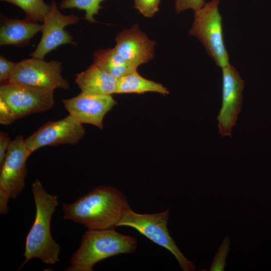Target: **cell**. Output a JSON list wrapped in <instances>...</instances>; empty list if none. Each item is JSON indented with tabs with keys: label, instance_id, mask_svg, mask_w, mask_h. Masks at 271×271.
Returning a JSON list of instances; mask_svg holds the SVG:
<instances>
[{
	"label": "cell",
	"instance_id": "22",
	"mask_svg": "<svg viewBox=\"0 0 271 271\" xmlns=\"http://www.w3.org/2000/svg\"><path fill=\"white\" fill-rule=\"evenodd\" d=\"M204 0H175L176 12L180 13L188 9L197 11L205 4Z\"/></svg>",
	"mask_w": 271,
	"mask_h": 271
},
{
	"label": "cell",
	"instance_id": "5",
	"mask_svg": "<svg viewBox=\"0 0 271 271\" xmlns=\"http://www.w3.org/2000/svg\"><path fill=\"white\" fill-rule=\"evenodd\" d=\"M54 104V92H42L8 83L1 84L0 123L11 124L29 114L48 111Z\"/></svg>",
	"mask_w": 271,
	"mask_h": 271
},
{
	"label": "cell",
	"instance_id": "24",
	"mask_svg": "<svg viewBox=\"0 0 271 271\" xmlns=\"http://www.w3.org/2000/svg\"><path fill=\"white\" fill-rule=\"evenodd\" d=\"M12 141L5 132H0V165L3 163Z\"/></svg>",
	"mask_w": 271,
	"mask_h": 271
},
{
	"label": "cell",
	"instance_id": "19",
	"mask_svg": "<svg viewBox=\"0 0 271 271\" xmlns=\"http://www.w3.org/2000/svg\"><path fill=\"white\" fill-rule=\"evenodd\" d=\"M105 0H63L60 5L61 9L76 8L85 12L84 19L90 23L97 22L94 18L103 7L100 4Z\"/></svg>",
	"mask_w": 271,
	"mask_h": 271
},
{
	"label": "cell",
	"instance_id": "1",
	"mask_svg": "<svg viewBox=\"0 0 271 271\" xmlns=\"http://www.w3.org/2000/svg\"><path fill=\"white\" fill-rule=\"evenodd\" d=\"M129 206L127 198L116 188L101 185L73 203L62 204L63 218L88 230L115 229Z\"/></svg>",
	"mask_w": 271,
	"mask_h": 271
},
{
	"label": "cell",
	"instance_id": "21",
	"mask_svg": "<svg viewBox=\"0 0 271 271\" xmlns=\"http://www.w3.org/2000/svg\"><path fill=\"white\" fill-rule=\"evenodd\" d=\"M134 7L147 18H152L159 11L160 0H133Z\"/></svg>",
	"mask_w": 271,
	"mask_h": 271
},
{
	"label": "cell",
	"instance_id": "4",
	"mask_svg": "<svg viewBox=\"0 0 271 271\" xmlns=\"http://www.w3.org/2000/svg\"><path fill=\"white\" fill-rule=\"evenodd\" d=\"M169 209L153 214H140L129 206L117 226L132 227L147 238L168 250L176 258L184 271H194L195 265L180 250L167 227Z\"/></svg>",
	"mask_w": 271,
	"mask_h": 271
},
{
	"label": "cell",
	"instance_id": "11",
	"mask_svg": "<svg viewBox=\"0 0 271 271\" xmlns=\"http://www.w3.org/2000/svg\"><path fill=\"white\" fill-rule=\"evenodd\" d=\"M50 5V9L43 22L41 40L35 51L30 54L35 58L44 59L47 54L60 45L71 44L76 46L77 44L73 41V37L64 28L77 23L79 17L75 14H62L54 1Z\"/></svg>",
	"mask_w": 271,
	"mask_h": 271
},
{
	"label": "cell",
	"instance_id": "17",
	"mask_svg": "<svg viewBox=\"0 0 271 271\" xmlns=\"http://www.w3.org/2000/svg\"><path fill=\"white\" fill-rule=\"evenodd\" d=\"M93 60L94 63L116 79L137 69L122 58L114 48L96 51Z\"/></svg>",
	"mask_w": 271,
	"mask_h": 271
},
{
	"label": "cell",
	"instance_id": "6",
	"mask_svg": "<svg viewBox=\"0 0 271 271\" xmlns=\"http://www.w3.org/2000/svg\"><path fill=\"white\" fill-rule=\"evenodd\" d=\"M219 3V0H212L194 11V21L189 35L200 41L208 55L222 68L229 64V58L223 39Z\"/></svg>",
	"mask_w": 271,
	"mask_h": 271
},
{
	"label": "cell",
	"instance_id": "16",
	"mask_svg": "<svg viewBox=\"0 0 271 271\" xmlns=\"http://www.w3.org/2000/svg\"><path fill=\"white\" fill-rule=\"evenodd\" d=\"M154 92L166 95L169 93L167 88L160 83L147 79L135 71L117 79L115 93L142 94Z\"/></svg>",
	"mask_w": 271,
	"mask_h": 271
},
{
	"label": "cell",
	"instance_id": "8",
	"mask_svg": "<svg viewBox=\"0 0 271 271\" xmlns=\"http://www.w3.org/2000/svg\"><path fill=\"white\" fill-rule=\"evenodd\" d=\"M25 139L21 136L12 141L0 170V214L8 211L10 199H15L25 186L28 159Z\"/></svg>",
	"mask_w": 271,
	"mask_h": 271
},
{
	"label": "cell",
	"instance_id": "14",
	"mask_svg": "<svg viewBox=\"0 0 271 271\" xmlns=\"http://www.w3.org/2000/svg\"><path fill=\"white\" fill-rule=\"evenodd\" d=\"M42 24L27 18L19 20L1 15L0 45H13L17 47L28 45L30 40L40 31Z\"/></svg>",
	"mask_w": 271,
	"mask_h": 271
},
{
	"label": "cell",
	"instance_id": "18",
	"mask_svg": "<svg viewBox=\"0 0 271 271\" xmlns=\"http://www.w3.org/2000/svg\"><path fill=\"white\" fill-rule=\"evenodd\" d=\"M13 4L22 9L26 18L34 22H43L49 11L51 5L46 4L43 0H1Z\"/></svg>",
	"mask_w": 271,
	"mask_h": 271
},
{
	"label": "cell",
	"instance_id": "12",
	"mask_svg": "<svg viewBox=\"0 0 271 271\" xmlns=\"http://www.w3.org/2000/svg\"><path fill=\"white\" fill-rule=\"evenodd\" d=\"M69 115L80 123L95 125L103 129L105 115L117 104L111 95L81 92L76 96L62 99Z\"/></svg>",
	"mask_w": 271,
	"mask_h": 271
},
{
	"label": "cell",
	"instance_id": "23",
	"mask_svg": "<svg viewBox=\"0 0 271 271\" xmlns=\"http://www.w3.org/2000/svg\"><path fill=\"white\" fill-rule=\"evenodd\" d=\"M17 63L8 61L3 56L0 57V82L1 84L8 83Z\"/></svg>",
	"mask_w": 271,
	"mask_h": 271
},
{
	"label": "cell",
	"instance_id": "13",
	"mask_svg": "<svg viewBox=\"0 0 271 271\" xmlns=\"http://www.w3.org/2000/svg\"><path fill=\"white\" fill-rule=\"evenodd\" d=\"M117 53L130 65L137 67L154 56L156 42L150 39L138 25L120 32L115 38Z\"/></svg>",
	"mask_w": 271,
	"mask_h": 271
},
{
	"label": "cell",
	"instance_id": "20",
	"mask_svg": "<svg viewBox=\"0 0 271 271\" xmlns=\"http://www.w3.org/2000/svg\"><path fill=\"white\" fill-rule=\"evenodd\" d=\"M229 238L226 237L223 239L217 252L216 253L213 261L211 264L210 271H222L224 270L225 260L229 251Z\"/></svg>",
	"mask_w": 271,
	"mask_h": 271
},
{
	"label": "cell",
	"instance_id": "15",
	"mask_svg": "<svg viewBox=\"0 0 271 271\" xmlns=\"http://www.w3.org/2000/svg\"><path fill=\"white\" fill-rule=\"evenodd\" d=\"M75 82L82 92L106 95L115 93L117 79L93 63L76 75Z\"/></svg>",
	"mask_w": 271,
	"mask_h": 271
},
{
	"label": "cell",
	"instance_id": "7",
	"mask_svg": "<svg viewBox=\"0 0 271 271\" xmlns=\"http://www.w3.org/2000/svg\"><path fill=\"white\" fill-rule=\"evenodd\" d=\"M62 70L60 62L32 57L17 63L7 83L42 92H54L59 88L68 89L70 85Z\"/></svg>",
	"mask_w": 271,
	"mask_h": 271
},
{
	"label": "cell",
	"instance_id": "2",
	"mask_svg": "<svg viewBox=\"0 0 271 271\" xmlns=\"http://www.w3.org/2000/svg\"><path fill=\"white\" fill-rule=\"evenodd\" d=\"M32 191L36 206L35 219L26 237L23 254L25 259L19 269L35 258L48 264H54L60 260V247L51 232V221L58 205V197L47 193L38 179L32 183Z\"/></svg>",
	"mask_w": 271,
	"mask_h": 271
},
{
	"label": "cell",
	"instance_id": "10",
	"mask_svg": "<svg viewBox=\"0 0 271 271\" xmlns=\"http://www.w3.org/2000/svg\"><path fill=\"white\" fill-rule=\"evenodd\" d=\"M222 102L217 116L219 133L222 137H231L241 112L244 81L235 68L230 63L222 67Z\"/></svg>",
	"mask_w": 271,
	"mask_h": 271
},
{
	"label": "cell",
	"instance_id": "9",
	"mask_svg": "<svg viewBox=\"0 0 271 271\" xmlns=\"http://www.w3.org/2000/svg\"><path fill=\"white\" fill-rule=\"evenodd\" d=\"M85 134L82 124L69 115L56 121L44 124L25 139V148L29 157L37 149L47 146L77 144Z\"/></svg>",
	"mask_w": 271,
	"mask_h": 271
},
{
	"label": "cell",
	"instance_id": "3",
	"mask_svg": "<svg viewBox=\"0 0 271 271\" xmlns=\"http://www.w3.org/2000/svg\"><path fill=\"white\" fill-rule=\"evenodd\" d=\"M137 239L115 229L88 230L82 235L78 248L70 258L65 271H93L97 262L114 255L133 253Z\"/></svg>",
	"mask_w": 271,
	"mask_h": 271
}]
</instances>
